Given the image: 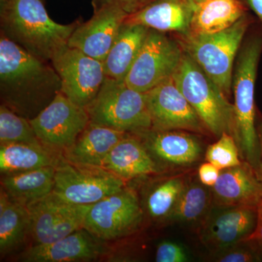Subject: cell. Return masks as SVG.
<instances>
[{
    "instance_id": "1",
    "label": "cell",
    "mask_w": 262,
    "mask_h": 262,
    "mask_svg": "<svg viewBox=\"0 0 262 262\" xmlns=\"http://www.w3.org/2000/svg\"><path fill=\"white\" fill-rule=\"evenodd\" d=\"M0 37L1 104L32 120L61 92V79L51 61Z\"/></svg>"
},
{
    "instance_id": "2",
    "label": "cell",
    "mask_w": 262,
    "mask_h": 262,
    "mask_svg": "<svg viewBox=\"0 0 262 262\" xmlns=\"http://www.w3.org/2000/svg\"><path fill=\"white\" fill-rule=\"evenodd\" d=\"M80 23H56L48 15L44 0H1V35L46 61L51 62L57 52L68 45Z\"/></svg>"
},
{
    "instance_id": "3",
    "label": "cell",
    "mask_w": 262,
    "mask_h": 262,
    "mask_svg": "<svg viewBox=\"0 0 262 262\" xmlns=\"http://www.w3.org/2000/svg\"><path fill=\"white\" fill-rule=\"evenodd\" d=\"M262 52V35L255 34L239 52L232 79L234 134L241 159L262 181L259 143L256 128L255 84Z\"/></svg>"
},
{
    "instance_id": "4",
    "label": "cell",
    "mask_w": 262,
    "mask_h": 262,
    "mask_svg": "<svg viewBox=\"0 0 262 262\" xmlns=\"http://www.w3.org/2000/svg\"><path fill=\"white\" fill-rule=\"evenodd\" d=\"M172 78L207 130L218 137L223 133L234 136L233 104L229 103L220 88L184 51Z\"/></svg>"
},
{
    "instance_id": "5",
    "label": "cell",
    "mask_w": 262,
    "mask_h": 262,
    "mask_svg": "<svg viewBox=\"0 0 262 262\" xmlns=\"http://www.w3.org/2000/svg\"><path fill=\"white\" fill-rule=\"evenodd\" d=\"M85 108L90 122L96 125L135 135L152 128L145 94L131 89L125 80L106 77Z\"/></svg>"
},
{
    "instance_id": "6",
    "label": "cell",
    "mask_w": 262,
    "mask_h": 262,
    "mask_svg": "<svg viewBox=\"0 0 262 262\" xmlns=\"http://www.w3.org/2000/svg\"><path fill=\"white\" fill-rule=\"evenodd\" d=\"M251 20L245 15L232 27L211 34H186L181 46L226 96L230 94L234 59Z\"/></svg>"
},
{
    "instance_id": "7",
    "label": "cell",
    "mask_w": 262,
    "mask_h": 262,
    "mask_svg": "<svg viewBox=\"0 0 262 262\" xmlns=\"http://www.w3.org/2000/svg\"><path fill=\"white\" fill-rule=\"evenodd\" d=\"M126 187V181L104 168L70 163L57 165L51 194L72 205H92Z\"/></svg>"
},
{
    "instance_id": "8",
    "label": "cell",
    "mask_w": 262,
    "mask_h": 262,
    "mask_svg": "<svg viewBox=\"0 0 262 262\" xmlns=\"http://www.w3.org/2000/svg\"><path fill=\"white\" fill-rule=\"evenodd\" d=\"M183 53L178 43L165 32L150 29L125 82L131 89L144 94L173 77Z\"/></svg>"
},
{
    "instance_id": "9",
    "label": "cell",
    "mask_w": 262,
    "mask_h": 262,
    "mask_svg": "<svg viewBox=\"0 0 262 262\" xmlns=\"http://www.w3.org/2000/svg\"><path fill=\"white\" fill-rule=\"evenodd\" d=\"M29 121L43 146L63 155L89 125L90 117L85 108L60 92L47 107Z\"/></svg>"
},
{
    "instance_id": "10",
    "label": "cell",
    "mask_w": 262,
    "mask_h": 262,
    "mask_svg": "<svg viewBox=\"0 0 262 262\" xmlns=\"http://www.w3.org/2000/svg\"><path fill=\"white\" fill-rule=\"evenodd\" d=\"M142 215L137 194L126 187L91 205L83 228L103 241H114L132 233Z\"/></svg>"
},
{
    "instance_id": "11",
    "label": "cell",
    "mask_w": 262,
    "mask_h": 262,
    "mask_svg": "<svg viewBox=\"0 0 262 262\" xmlns=\"http://www.w3.org/2000/svg\"><path fill=\"white\" fill-rule=\"evenodd\" d=\"M51 63L61 79V93L87 107L106 79L103 62L67 45L57 52Z\"/></svg>"
},
{
    "instance_id": "12",
    "label": "cell",
    "mask_w": 262,
    "mask_h": 262,
    "mask_svg": "<svg viewBox=\"0 0 262 262\" xmlns=\"http://www.w3.org/2000/svg\"><path fill=\"white\" fill-rule=\"evenodd\" d=\"M91 205H72L50 194L27 206L29 236L34 244H49L83 228Z\"/></svg>"
},
{
    "instance_id": "13",
    "label": "cell",
    "mask_w": 262,
    "mask_h": 262,
    "mask_svg": "<svg viewBox=\"0 0 262 262\" xmlns=\"http://www.w3.org/2000/svg\"><path fill=\"white\" fill-rule=\"evenodd\" d=\"M144 94L152 130H186L201 134L208 131L172 77Z\"/></svg>"
},
{
    "instance_id": "14",
    "label": "cell",
    "mask_w": 262,
    "mask_h": 262,
    "mask_svg": "<svg viewBox=\"0 0 262 262\" xmlns=\"http://www.w3.org/2000/svg\"><path fill=\"white\" fill-rule=\"evenodd\" d=\"M256 218V207L215 206L203 218L200 238L207 248L217 252L252 233Z\"/></svg>"
},
{
    "instance_id": "15",
    "label": "cell",
    "mask_w": 262,
    "mask_h": 262,
    "mask_svg": "<svg viewBox=\"0 0 262 262\" xmlns=\"http://www.w3.org/2000/svg\"><path fill=\"white\" fill-rule=\"evenodd\" d=\"M128 15L116 5L96 8L91 19L77 26L69 39L68 46L103 62Z\"/></svg>"
},
{
    "instance_id": "16",
    "label": "cell",
    "mask_w": 262,
    "mask_h": 262,
    "mask_svg": "<svg viewBox=\"0 0 262 262\" xmlns=\"http://www.w3.org/2000/svg\"><path fill=\"white\" fill-rule=\"evenodd\" d=\"M107 253L104 241L84 228L49 244H34L22 253L19 259L25 262L88 261Z\"/></svg>"
},
{
    "instance_id": "17",
    "label": "cell",
    "mask_w": 262,
    "mask_h": 262,
    "mask_svg": "<svg viewBox=\"0 0 262 262\" xmlns=\"http://www.w3.org/2000/svg\"><path fill=\"white\" fill-rule=\"evenodd\" d=\"M211 190L216 206L256 207L262 200V181L244 161L238 166L221 170Z\"/></svg>"
},
{
    "instance_id": "18",
    "label": "cell",
    "mask_w": 262,
    "mask_h": 262,
    "mask_svg": "<svg viewBox=\"0 0 262 262\" xmlns=\"http://www.w3.org/2000/svg\"><path fill=\"white\" fill-rule=\"evenodd\" d=\"M194 5L189 0H151L129 15L125 23L144 26L161 32H189Z\"/></svg>"
},
{
    "instance_id": "19",
    "label": "cell",
    "mask_w": 262,
    "mask_h": 262,
    "mask_svg": "<svg viewBox=\"0 0 262 262\" xmlns=\"http://www.w3.org/2000/svg\"><path fill=\"white\" fill-rule=\"evenodd\" d=\"M151 156L170 165L187 166L201 158L199 141L186 132L179 130L149 131L139 134Z\"/></svg>"
},
{
    "instance_id": "20",
    "label": "cell",
    "mask_w": 262,
    "mask_h": 262,
    "mask_svg": "<svg viewBox=\"0 0 262 262\" xmlns=\"http://www.w3.org/2000/svg\"><path fill=\"white\" fill-rule=\"evenodd\" d=\"M101 168L125 181L159 172L153 157L140 137L131 134L114 146L103 160Z\"/></svg>"
},
{
    "instance_id": "21",
    "label": "cell",
    "mask_w": 262,
    "mask_h": 262,
    "mask_svg": "<svg viewBox=\"0 0 262 262\" xmlns=\"http://www.w3.org/2000/svg\"><path fill=\"white\" fill-rule=\"evenodd\" d=\"M129 134L90 122L75 142L63 151V158L76 165L101 168L114 146Z\"/></svg>"
},
{
    "instance_id": "22",
    "label": "cell",
    "mask_w": 262,
    "mask_h": 262,
    "mask_svg": "<svg viewBox=\"0 0 262 262\" xmlns=\"http://www.w3.org/2000/svg\"><path fill=\"white\" fill-rule=\"evenodd\" d=\"M149 30L147 27L138 24H123L103 61L106 77L125 80Z\"/></svg>"
},
{
    "instance_id": "23",
    "label": "cell",
    "mask_w": 262,
    "mask_h": 262,
    "mask_svg": "<svg viewBox=\"0 0 262 262\" xmlns=\"http://www.w3.org/2000/svg\"><path fill=\"white\" fill-rule=\"evenodd\" d=\"M245 11L239 0H203L194 5L188 34L201 35L222 32L244 16Z\"/></svg>"
},
{
    "instance_id": "24",
    "label": "cell",
    "mask_w": 262,
    "mask_h": 262,
    "mask_svg": "<svg viewBox=\"0 0 262 262\" xmlns=\"http://www.w3.org/2000/svg\"><path fill=\"white\" fill-rule=\"evenodd\" d=\"M63 155L42 144L11 143L0 144V170L3 175L28 171L43 167H56Z\"/></svg>"
},
{
    "instance_id": "25",
    "label": "cell",
    "mask_w": 262,
    "mask_h": 262,
    "mask_svg": "<svg viewBox=\"0 0 262 262\" xmlns=\"http://www.w3.org/2000/svg\"><path fill=\"white\" fill-rule=\"evenodd\" d=\"M54 166L3 175L1 189L13 201L27 206L51 194L55 185Z\"/></svg>"
},
{
    "instance_id": "26",
    "label": "cell",
    "mask_w": 262,
    "mask_h": 262,
    "mask_svg": "<svg viewBox=\"0 0 262 262\" xmlns=\"http://www.w3.org/2000/svg\"><path fill=\"white\" fill-rule=\"evenodd\" d=\"M30 217L27 206L13 201L1 189L0 192V253L9 254L29 236Z\"/></svg>"
},
{
    "instance_id": "27",
    "label": "cell",
    "mask_w": 262,
    "mask_h": 262,
    "mask_svg": "<svg viewBox=\"0 0 262 262\" xmlns=\"http://www.w3.org/2000/svg\"><path fill=\"white\" fill-rule=\"evenodd\" d=\"M213 203L211 189L203 184H186L169 220L193 222L204 218Z\"/></svg>"
},
{
    "instance_id": "28",
    "label": "cell",
    "mask_w": 262,
    "mask_h": 262,
    "mask_svg": "<svg viewBox=\"0 0 262 262\" xmlns=\"http://www.w3.org/2000/svg\"><path fill=\"white\" fill-rule=\"evenodd\" d=\"M185 184L184 179L174 177L151 187L145 200V208L149 216L158 222L169 220Z\"/></svg>"
},
{
    "instance_id": "29",
    "label": "cell",
    "mask_w": 262,
    "mask_h": 262,
    "mask_svg": "<svg viewBox=\"0 0 262 262\" xmlns=\"http://www.w3.org/2000/svg\"><path fill=\"white\" fill-rule=\"evenodd\" d=\"M11 143L42 144L30 121L5 105L0 106V144Z\"/></svg>"
},
{
    "instance_id": "30",
    "label": "cell",
    "mask_w": 262,
    "mask_h": 262,
    "mask_svg": "<svg viewBox=\"0 0 262 262\" xmlns=\"http://www.w3.org/2000/svg\"><path fill=\"white\" fill-rule=\"evenodd\" d=\"M206 160L221 170L238 166L244 162L234 136L228 133H223L216 142L208 146Z\"/></svg>"
},
{
    "instance_id": "31",
    "label": "cell",
    "mask_w": 262,
    "mask_h": 262,
    "mask_svg": "<svg viewBox=\"0 0 262 262\" xmlns=\"http://www.w3.org/2000/svg\"><path fill=\"white\" fill-rule=\"evenodd\" d=\"M215 261L253 262L261 260V256L251 244L245 241L217 251Z\"/></svg>"
},
{
    "instance_id": "32",
    "label": "cell",
    "mask_w": 262,
    "mask_h": 262,
    "mask_svg": "<svg viewBox=\"0 0 262 262\" xmlns=\"http://www.w3.org/2000/svg\"><path fill=\"white\" fill-rule=\"evenodd\" d=\"M155 261L157 262H185L188 261L187 253L178 244L164 241L157 248Z\"/></svg>"
},
{
    "instance_id": "33",
    "label": "cell",
    "mask_w": 262,
    "mask_h": 262,
    "mask_svg": "<svg viewBox=\"0 0 262 262\" xmlns=\"http://www.w3.org/2000/svg\"><path fill=\"white\" fill-rule=\"evenodd\" d=\"M151 0H93L94 9L105 5H113L125 10L128 15L135 13Z\"/></svg>"
},
{
    "instance_id": "34",
    "label": "cell",
    "mask_w": 262,
    "mask_h": 262,
    "mask_svg": "<svg viewBox=\"0 0 262 262\" xmlns=\"http://www.w3.org/2000/svg\"><path fill=\"white\" fill-rule=\"evenodd\" d=\"M257 218H256V227L252 233L248 236L242 241L251 244L252 247L257 251L259 256L262 257V200L256 206Z\"/></svg>"
},
{
    "instance_id": "35",
    "label": "cell",
    "mask_w": 262,
    "mask_h": 262,
    "mask_svg": "<svg viewBox=\"0 0 262 262\" xmlns=\"http://www.w3.org/2000/svg\"><path fill=\"white\" fill-rule=\"evenodd\" d=\"M221 170L213 164L207 162L202 164L198 169V177L203 185L212 187L220 177Z\"/></svg>"
},
{
    "instance_id": "36",
    "label": "cell",
    "mask_w": 262,
    "mask_h": 262,
    "mask_svg": "<svg viewBox=\"0 0 262 262\" xmlns=\"http://www.w3.org/2000/svg\"><path fill=\"white\" fill-rule=\"evenodd\" d=\"M246 2L262 24V0H246Z\"/></svg>"
},
{
    "instance_id": "37",
    "label": "cell",
    "mask_w": 262,
    "mask_h": 262,
    "mask_svg": "<svg viewBox=\"0 0 262 262\" xmlns=\"http://www.w3.org/2000/svg\"><path fill=\"white\" fill-rule=\"evenodd\" d=\"M256 128H257V134L258 138V143H259L260 150V160H261V168L262 174V118L260 117L256 122Z\"/></svg>"
},
{
    "instance_id": "38",
    "label": "cell",
    "mask_w": 262,
    "mask_h": 262,
    "mask_svg": "<svg viewBox=\"0 0 262 262\" xmlns=\"http://www.w3.org/2000/svg\"><path fill=\"white\" fill-rule=\"evenodd\" d=\"M191 3H192L193 5L196 4V3H201V2L203 1V0H189Z\"/></svg>"
}]
</instances>
